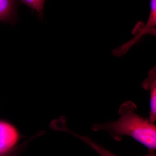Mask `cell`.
I'll return each instance as SVG.
<instances>
[{"mask_svg":"<svg viewBox=\"0 0 156 156\" xmlns=\"http://www.w3.org/2000/svg\"><path fill=\"white\" fill-rule=\"evenodd\" d=\"M19 139L16 128L11 124L0 121V153L13 150Z\"/></svg>","mask_w":156,"mask_h":156,"instance_id":"2","label":"cell"},{"mask_svg":"<svg viewBox=\"0 0 156 156\" xmlns=\"http://www.w3.org/2000/svg\"><path fill=\"white\" fill-rule=\"evenodd\" d=\"M137 106L131 101H127L120 106L119 118L115 122L94 124L93 131H103L109 133L112 138L120 141L124 136H129L141 144L149 150L155 151L156 126L148 118L136 113Z\"/></svg>","mask_w":156,"mask_h":156,"instance_id":"1","label":"cell"},{"mask_svg":"<svg viewBox=\"0 0 156 156\" xmlns=\"http://www.w3.org/2000/svg\"><path fill=\"white\" fill-rule=\"evenodd\" d=\"M64 131L73 134L75 136L80 138L86 144L92 148V149L94 150L100 156H119L115 154L110 151L107 149L106 148L102 146L101 145L98 143L89 136H84L76 134L74 132L70 131L69 128H68L67 127L65 128ZM144 156H156L155 151L149 150L147 154Z\"/></svg>","mask_w":156,"mask_h":156,"instance_id":"4","label":"cell"},{"mask_svg":"<svg viewBox=\"0 0 156 156\" xmlns=\"http://www.w3.org/2000/svg\"><path fill=\"white\" fill-rule=\"evenodd\" d=\"M21 3L36 11L41 19L43 18L44 4L46 0H20Z\"/></svg>","mask_w":156,"mask_h":156,"instance_id":"6","label":"cell"},{"mask_svg":"<svg viewBox=\"0 0 156 156\" xmlns=\"http://www.w3.org/2000/svg\"><path fill=\"white\" fill-rule=\"evenodd\" d=\"M13 150L6 153H0V156H11V154L13 152Z\"/></svg>","mask_w":156,"mask_h":156,"instance_id":"7","label":"cell"},{"mask_svg":"<svg viewBox=\"0 0 156 156\" xmlns=\"http://www.w3.org/2000/svg\"><path fill=\"white\" fill-rule=\"evenodd\" d=\"M142 88L150 92V111L148 119L155 123L156 120V67L150 70L148 77L143 82Z\"/></svg>","mask_w":156,"mask_h":156,"instance_id":"3","label":"cell"},{"mask_svg":"<svg viewBox=\"0 0 156 156\" xmlns=\"http://www.w3.org/2000/svg\"><path fill=\"white\" fill-rule=\"evenodd\" d=\"M17 0H0V21L14 23L17 19Z\"/></svg>","mask_w":156,"mask_h":156,"instance_id":"5","label":"cell"}]
</instances>
